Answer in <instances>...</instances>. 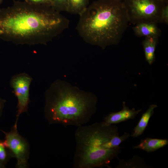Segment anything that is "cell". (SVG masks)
<instances>
[{
  "label": "cell",
  "mask_w": 168,
  "mask_h": 168,
  "mask_svg": "<svg viewBox=\"0 0 168 168\" xmlns=\"http://www.w3.org/2000/svg\"><path fill=\"white\" fill-rule=\"evenodd\" d=\"M69 25V20L50 5L15 1L0 8V39L16 44L46 45Z\"/></svg>",
  "instance_id": "cell-1"
},
{
  "label": "cell",
  "mask_w": 168,
  "mask_h": 168,
  "mask_svg": "<svg viewBox=\"0 0 168 168\" xmlns=\"http://www.w3.org/2000/svg\"><path fill=\"white\" fill-rule=\"evenodd\" d=\"M79 16L76 29L80 36L102 49L118 44L129 22L121 0H96Z\"/></svg>",
  "instance_id": "cell-2"
},
{
  "label": "cell",
  "mask_w": 168,
  "mask_h": 168,
  "mask_svg": "<svg viewBox=\"0 0 168 168\" xmlns=\"http://www.w3.org/2000/svg\"><path fill=\"white\" fill-rule=\"evenodd\" d=\"M44 97V116L49 124L82 126L90 121L97 110L95 95L61 79L50 85Z\"/></svg>",
  "instance_id": "cell-3"
},
{
  "label": "cell",
  "mask_w": 168,
  "mask_h": 168,
  "mask_svg": "<svg viewBox=\"0 0 168 168\" xmlns=\"http://www.w3.org/2000/svg\"><path fill=\"white\" fill-rule=\"evenodd\" d=\"M119 135L115 124L102 122L77 127L75 133L76 147L73 158L74 168H111V161L120 152L115 147L114 137Z\"/></svg>",
  "instance_id": "cell-4"
},
{
  "label": "cell",
  "mask_w": 168,
  "mask_h": 168,
  "mask_svg": "<svg viewBox=\"0 0 168 168\" xmlns=\"http://www.w3.org/2000/svg\"><path fill=\"white\" fill-rule=\"evenodd\" d=\"M129 22L134 25L142 22L161 23L163 10L168 4L161 0H121Z\"/></svg>",
  "instance_id": "cell-5"
},
{
  "label": "cell",
  "mask_w": 168,
  "mask_h": 168,
  "mask_svg": "<svg viewBox=\"0 0 168 168\" xmlns=\"http://www.w3.org/2000/svg\"><path fill=\"white\" fill-rule=\"evenodd\" d=\"M5 135L4 142L12 157L15 158L16 168H27L30 154V145L26 139L18 132L17 126L14 125L9 132L1 129Z\"/></svg>",
  "instance_id": "cell-6"
},
{
  "label": "cell",
  "mask_w": 168,
  "mask_h": 168,
  "mask_svg": "<svg viewBox=\"0 0 168 168\" xmlns=\"http://www.w3.org/2000/svg\"><path fill=\"white\" fill-rule=\"evenodd\" d=\"M32 78L26 73H21L12 76L10 81V85L17 97V113L14 125L17 126L20 115L27 112L30 102L29 90Z\"/></svg>",
  "instance_id": "cell-7"
},
{
  "label": "cell",
  "mask_w": 168,
  "mask_h": 168,
  "mask_svg": "<svg viewBox=\"0 0 168 168\" xmlns=\"http://www.w3.org/2000/svg\"><path fill=\"white\" fill-rule=\"evenodd\" d=\"M141 110V109L136 110L134 108L130 109L126 105L125 102H123V109L121 110L109 114L105 117L102 122L105 126H109L133 119Z\"/></svg>",
  "instance_id": "cell-8"
},
{
  "label": "cell",
  "mask_w": 168,
  "mask_h": 168,
  "mask_svg": "<svg viewBox=\"0 0 168 168\" xmlns=\"http://www.w3.org/2000/svg\"><path fill=\"white\" fill-rule=\"evenodd\" d=\"M135 34L138 36L145 37H152L158 38L161 31L157 24L151 22H142L135 25L133 27Z\"/></svg>",
  "instance_id": "cell-9"
},
{
  "label": "cell",
  "mask_w": 168,
  "mask_h": 168,
  "mask_svg": "<svg viewBox=\"0 0 168 168\" xmlns=\"http://www.w3.org/2000/svg\"><path fill=\"white\" fill-rule=\"evenodd\" d=\"M168 144L167 139L153 138H147L141 140L137 145L133 147V149H140L150 153L155 152Z\"/></svg>",
  "instance_id": "cell-10"
},
{
  "label": "cell",
  "mask_w": 168,
  "mask_h": 168,
  "mask_svg": "<svg viewBox=\"0 0 168 168\" xmlns=\"http://www.w3.org/2000/svg\"><path fill=\"white\" fill-rule=\"evenodd\" d=\"M157 106L156 105L153 104L149 106L147 111L142 114L131 136L137 138L143 133L148 125L150 118L153 114L154 110Z\"/></svg>",
  "instance_id": "cell-11"
},
{
  "label": "cell",
  "mask_w": 168,
  "mask_h": 168,
  "mask_svg": "<svg viewBox=\"0 0 168 168\" xmlns=\"http://www.w3.org/2000/svg\"><path fill=\"white\" fill-rule=\"evenodd\" d=\"M158 38L152 37H145L142 42L145 59L150 65L152 64L155 61V51Z\"/></svg>",
  "instance_id": "cell-12"
},
{
  "label": "cell",
  "mask_w": 168,
  "mask_h": 168,
  "mask_svg": "<svg viewBox=\"0 0 168 168\" xmlns=\"http://www.w3.org/2000/svg\"><path fill=\"white\" fill-rule=\"evenodd\" d=\"M119 164L117 168H150L152 166L147 165L144 159L138 155L134 156L132 158L127 160H121L118 158Z\"/></svg>",
  "instance_id": "cell-13"
},
{
  "label": "cell",
  "mask_w": 168,
  "mask_h": 168,
  "mask_svg": "<svg viewBox=\"0 0 168 168\" xmlns=\"http://www.w3.org/2000/svg\"><path fill=\"white\" fill-rule=\"evenodd\" d=\"M88 0H68V12L79 15L88 7Z\"/></svg>",
  "instance_id": "cell-14"
},
{
  "label": "cell",
  "mask_w": 168,
  "mask_h": 168,
  "mask_svg": "<svg viewBox=\"0 0 168 168\" xmlns=\"http://www.w3.org/2000/svg\"><path fill=\"white\" fill-rule=\"evenodd\" d=\"M12 158V156L6 146L4 140L0 139V168H5Z\"/></svg>",
  "instance_id": "cell-15"
},
{
  "label": "cell",
  "mask_w": 168,
  "mask_h": 168,
  "mask_svg": "<svg viewBox=\"0 0 168 168\" xmlns=\"http://www.w3.org/2000/svg\"><path fill=\"white\" fill-rule=\"evenodd\" d=\"M51 5L56 10L60 12H68V0H49Z\"/></svg>",
  "instance_id": "cell-16"
},
{
  "label": "cell",
  "mask_w": 168,
  "mask_h": 168,
  "mask_svg": "<svg viewBox=\"0 0 168 168\" xmlns=\"http://www.w3.org/2000/svg\"><path fill=\"white\" fill-rule=\"evenodd\" d=\"M161 23L168 24V4L164 7L161 16Z\"/></svg>",
  "instance_id": "cell-17"
},
{
  "label": "cell",
  "mask_w": 168,
  "mask_h": 168,
  "mask_svg": "<svg viewBox=\"0 0 168 168\" xmlns=\"http://www.w3.org/2000/svg\"><path fill=\"white\" fill-rule=\"evenodd\" d=\"M25 1L36 5H50L49 0H25Z\"/></svg>",
  "instance_id": "cell-18"
},
{
  "label": "cell",
  "mask_w": 168,
  "mask_h": 168,
  "mask_svg": "<svg viewBox=\"0 0 168 168\" xmlns=\"http://www.w3.org/2000/svg\"><path fill=\"white\" fill-rule=\"evenodd\" d=\"M6 102V100L5 99L0 96V118L2 114Z\"/></svg>",
  "instance_id": "cell-19"
},
{
  "label": "cell",
  "mask_w": 168,
  "mask_h": 168,
  "mask_svg": "<svg viewBox=\"0 0 168 168\" xmlns=\"http://www.w3.org/2000/svg\"><path fill=\"white\" fill-rule=\"evenodd\" d=\"M166 3H168V0H161Z\"/></svg>",
  "instance_id": "cell-20"
},
{
  "label": "cell",
  "mask_w": 168,
  "mask_h": 168,
  "mask_svg": "<svg viewBox=\"0 0 168 168\" xmlns=\"http://www.w3.org/2000/svg\"><path fill=\"white\" fill-rule=\"evenodd\" d=\"M3 0H0V5L2 3V2Z\"/></svg>",
  "instance_id": "cell-21"
}]
</instances>
